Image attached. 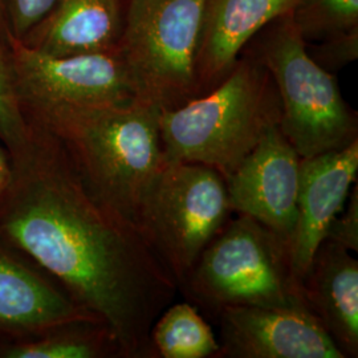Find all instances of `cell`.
<instances>
[{"instance_id": "obj_9", "label": "cell", "mask_w": 358, "mask_h": 358, "mask_svg": "<svg viewBox=\"0 0 358 358\" xmlns=\"http://www.w3.org/2000/svg\"><path fill=\"white\" fill-rule=\"evenodd\" d=\"M300 167L301 157L279 125L271 127L224 178L234 214L254 217L289 244L297 220Z\"/></svg>"}, {"instance_id": "obj_25", "label": "cell", "mask_w": 358, "mask_h": 358, "mask_svg": "<svg viewBox=\"0 0 358 358\" xmlns=\"http://www.w3.org/2000/svg\"><path fill=\"white\" fill-rule=\"evenodd\" d=\"M4 189H6V187H1V186H0V202H1V198H3V192H4Z\"/></svg>"}, {"instance_id": "obj_11", "label": "cell", "mask_w": 358, "mask_h": 358, "mask_svg": "<svg viewBox=\"0 0 358 358\" xmlns=\"http://www.w3.org/2000/svg\"><path fill=\"white\" fill-rule=\"evenodd\" d=\"M358 140L345 148L301 158L297 220L289 242L297 280L303 284L313 254L357 183Z\"/></svg>"}, {"instance_id": "obj_12", "label": "cell", "mask_w": 358, "mask_h": 358, "mask_svg": "<svg viewBox=\"0 0 358 358\" xmlns=\"http://www.w3.org/2000/svg\"><path fill=\"white\" fill-rule=\"evenodd\" d=\"M78 319L96 317L35 260L0 236V333L34 332Z\"/></svg>"}, {"instance_id": "obj_23", "label": "cell", "mask_w": 358, "mask_h": 358, "mask_svg": "<svg viewBox=\"0 0 358 358\" xmlns=\"http://www.w3.org/2000/svg\"><path fill=\"white\" fill-rule=\"evenodd\" d=\"M11 178V161L4 148L0 146V186L6 187Z\"/></svg>"}, {"instance_id": "obj_10", "label": "cell", "mask_w": 358, "mask_h": 358, "mask_svg": "<svg viewBox=\"0 0 358 358\" xmlns=\"http://www.w3.org/2000/svg\"><path fill=\"white\" fill-rule=\"evenodd\" d=\"M217 358H344L307 307H234L217 315Z\"/></svg>"}, {"instance_id": "obj_14", "label": "cell", "mask_w": 358, "mask_h": 358, "mask_svg": "<svg viewBox=\"0 0 358 358\" xmlns=\"http://www.w3.org/2000/svg\"><path fill=\"white\" fill-rule=\"evenodd\" d=\"M308 307L344 358L358 357V262L340 244L324 241L303 278Z\"/></svg>"}, {"instance_id": "obj_22", "label": "cell", "mask_w": 358, "mask_h": 358, "mask_svg": "<svg viewBox=\"0 0 358 358\" xmlns=\"http://www.w3.org/2000/svg\"><path fill=\"white\" fill-rule=\"evenodd\" d=\"M346 210L333 219L324 241L340 244L350 252L358 251V187L357 183L349 194Z\"/></svg>"}, {"instance_id": "obj_3", "label": "cell", "mask_w": 358, "mask_h": 358, "mask_svg": "<svg viewBox=\"0 0 358 358\" xmlns=\"http://www.w3.org/2000/svg\"><path fill=\"white\" fill-rule=\"evenodd\" d=\"M279 122L280 100L272 77L255 55L245 56L213 90L161 110L164 157L213 167L226 178Z\"/></svg>"}, {"instance_id": "obj_8", "label": "cell", "mask_w": 358, "mask_h": 358, "mask_svg": "<svg viewBox=\"0 0 358 358\" xmlns=\"http://www.w3.org/2000/svg\"><path fill=\"white\" fill-rule=\"evenodd\" d=\"M24 113L53 106H97L140 100L120 51L51 56L11 36Z\"/></svg>"}, {"instance_id": "obj_24", "label": "cell", "mask_w": 358, "mask_h": 358, "mask_svg": "<svg viewBox=\"0 0 358 358\" xmlns=\"http://www.w3.org/2000/svg\"><path fill=\"white\" fill-rule=\"evenodd\" d=\"M0 34L6 35V36H11L10 29H8V24H7V19H6V13H4V8H3V3L0 0Z\"/></svg>"}, {"instance_id": "obj_17", "label": "cell", "mask_w": 358, "mask_h": 358, "mask_svg": "<svg viewBox=\"0 0 358 358\" xmlns=\"http://www.w3.org/2000/svg\"><path fill=\"white\" fill-rule=\"evenodd\" d=\"M152 358H217L220 352L208 322L190 301L170 304L149 333Z\"/></svg>"}, {"instance_id": "obj_18", "label": "cell", "mask_w": 358, "mask_h": 358, "mask_svg": "<svg viewBox=\"0 0 358 358\" xmlns=\"http://www.w3.org/2000/svg\"><path fill=\"white\" fill-rule=\"evenodd\" d=\"M29 136L31 124L19 96L11 36L0 34V142L11 157L26 148Z\"/></svg>"}, {"instance_id": "obj_5", "label": "cell", "mask_w": 358, "mask_h": 358, "mask_svg": "<svg viewBox=\"0 0 358 358\" xmlns=\"http://www.w3.org/2000/svg\"><path fill=\"white\" fill-rule=\"evenodd\" d=\"M207 0H130L118 51L138 99L161 110L198 94Z\"/></svg>"}, {"instance_id": "obj_20", "label": "cell", "mask_w": 358, "mask_h": 358, "mask_svg": "<svg viewBox=\"0 0 358 358\" xmlns=\"http://www.w3.org/2000/svg\"><path fill=\"white\" fill-rule=\"evenodd\" d=\"M56 0H1L13 38L22 40L51 11Z\"/></svg>"}, {"instance_id": "obj_1", "label": "cell", "mask_w": 358, "mask_h": 358, "mask_svg": "<svg viewBox=\"0 0 358 358\" xmlns=\"http://www.w3.org/2000/svg\"><path fill=\"white\" fill-rule=\"evenodd\" d=\"M28 121L29 141L10 157L0 236L109 325L125 358H152L149 333L177 282L140 229L92 194L59 138Z\"/></svg>"}, {"instance_id": "obj_19", "label": "cell", "mask_w": 358, "mask_h": 358, "mask_svg": "<svg viewBox=\"0 0 358 358\" xmlns=\"http://www.w3.org/2000/svg\"><path fill=\"white\" fill-rule=\"evenodd\" d=\"M308 38H328L358 28V0H299L289 13Z\"/></svg>"}, {"instance_id": "obj_4", "label": "cell", "mask_w": 358, "mask_h": 358, "mask_svg": "<svg viewBox=\"0 0 358 358\" xmlns=\"http://www.w3.org/2000/svg\"><path fill=\"white\" fill-rule=\"evenodd\" d=\"M180 291L214 317L226 308H309L288 242L244 214L229 219Z\"/></svg>"}, {"instance_id": "obj_7", "label": "cell", "mask_w": 358, "mask_h": 358, "mask_svg": "<svg viewBox=\"0 0 358 358\" xmlns=\"http://www.w3.org/2000/svg\"><path fill=\"white\" fill-rule=\"evenodd\" d=\"M232 214L226 180L217 170L165 161L142 201L137 227L180 289Z\"/></svg>"}, {"instance_id": "obj_13", "label": "cell", "mask_w": 358, "mask_h": 358, "mask_svg": "<svg viewBox=\"0 0 358 358\" xmlns=\"http://www.w3.org/2000/svg\"><path fill=\"white\" fill-rule=\"evenodd\" d=\"M299 0H207L198 59V96L213 90L236 64L256 34L292 13Z\"/></svg>"}, {"instance_id": "obj_15", "label": "cell", "mask_w": 358, "mask_h": 358, "mask_svg": "<svg viewBox=\"0 0 358 358\" xmlns=\"http://www.w3.org/2000/svg\"><path fill=\"white\" fill-rule=\"evenodd\" d=\"M124 20L122 0H56L19 41L51 56L118 51Z\"/></svg>"}, {"instance_id": "obj_6", "label": "cell", "mask_w": 358, "mask_h": 358, "mask_svg": "<svg viewBox=\"0 0 358 358\" xmlns=\"http://www.w3.org/2000/svg\"><path fill=\"white\" fill-rule=\"evenodd\" d=\"M280 22L255 55L279 94V128L301 158L345 148L358 140L357 115L332 73L309 56L291 16Z\"/></svg>"}, {"instance_id": "obj_16", "label": "cell", "mask_w": 358, "mask_h": 358, "mask_svg": "<svg viewBox=\"0 0 358 358\" xmlns=\"http://www.w3.org/2000/svg\"><path fill=\"white\" fill-rule=\"evenodd\" d=\"M0 358H125L109 325L78 319L26 333H0Z\"/></svg>"}, {"instance_id": "obj_21", "label": "cell", "mask_w": 358, "mask_h": 358, "mask_svg": "<svg viewBox=\"0 0 358 358\" xmlns=\"http://www.w3.org/2000/svg\"><path fill=\"white\" fill-rule=\"evenodd\" d=\"M309 56L328 72L340 69L355 62L358 56V28L345 34L325 38Z\"/></svg>"}, {"instance_id": "obj_2", "label": "cell", "mask_w": 358, "mask_h": 358, "mask_svg": "<svg viewBox=\"0 0 358 358\" xmlns=\"http://www.w3.org/2000/svg\"><path fill=\"white\" fill-rule=\"evenodd\" d=\"M161 109L142 100L27 112L64 145L92 194L137 226L142 201L165 164Z\"/></svg>"}]
</instances>
